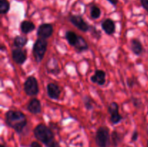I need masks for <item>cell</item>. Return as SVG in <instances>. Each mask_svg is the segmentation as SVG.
Instances as JSON below:
<instances>
[{"instance_id": "6da1fadb", "label": "cell", "mask_w": 148, "mask_h": 147, "mask_svg": "<svg viewBox=\"0 0 148 147\" xmlns=\"http://www.w3.org/2000/svg\"><path fill=\"white\" fill-rule=\"evenodd\" d=\"M5 123L17 133H21L27 124V118L21 111L8 110L5 114Z\"/></svg>"}, {"instance_id": "7a4b0ae2", "label": "cell", "mask_w": 148, "mask_h": 147, "mask_svg": "<svg viewBox=\"0 0 148 147\" xmlns=\"http://www.w3.org/2000/svg\"><path fill=\"white\" fill-rule=\"evenodd\" d=\"M35 137L43 144L49 146L54 140V135L52 130L44 124H39L33 130Z\"/></svg>"}, {"instance_id": "3957f363", "label": "cell", "mask_w": 148, "mask_h": 147, "mask_svg": "<svg viewBox=\"0 0 148 147\" xmlns=\"http://www.w3.org/2000/svg\"><path fill=\"white\" fill-rule=\"evenodd\" d=\"M48 47V42L46 39L38 38L33 44V53L34 59L38 63L42 61L46 53Z\"/></svg>"}, {"instance_id": "277c9868", "label": "cell", "mask_w": 148, "mask_h": 147, "mask_svg": "<svg viewBox=\"0 0 148 147\" xmlns=\"http://www.w3.org/2000/svg\"><path fill=\"white\" fill-rule=\"evenodd\" d=\"M109 131L105 126H101L97 130L95 134V143L98 147H109L111 144Z\"/></svg>"}, {"instance_id": "5b68a950", "label": "cell", "mask_w": 148, "mask_h": 147, "mask_svg": "<svg viewBox=\"0 0 148 147\" xmlns=\"http://www.w3.org/2000/svg\"><path fill=\"white\" fill-rule=\"evenodd\" d=\"M23 89L27 96H36L39 92L38 81L35 76H30L26 79L23 84Z\"/></svg>"}, {"instance_id": "8992f818", "label": "cell", "mask_w": 148, "mask_h": 147, "mask_svg": "<svg viewBox=\"0 0 148 147\" xmlns=\"http://www.w3.org/2000/svg\"><path fill=\"white\" fill-rule=\"evenodd\" d=\"M108 112L110 115V121L112 124H118L122 120L123 118L119 113V106L116 102H112L108 108Z\"/></svg>"}, {"instance_id": "52a82bcc", "label": "cell", "mask_w": 148, "mask_h": 147, "mask_svg": "<svg viewBox=\"0 0 148 147\" xmlns=\"http://www.w3.org/2000/svg\"><path fill=\"white\" fill-rule=\"evenodd\" d=\"M69 22L73 24L75 27H76L78 30H81L84 33H87L88 31H90V25L88 24L85 21L82 17L81 15H77V14H73L71 15L69 18Z\"/></svg>"}, {"instance_id": "ba28073f", "label": "cell", "mask_w": 148, "mask_h": 147, "mask_svg": "<svg viewBox=\"0 0 148 147\" xmlns=\"http://www.w3.org/2000/svg\"><path fill=\"white\" fill-rule=\"evenodd\" d=\"M53 27L50 23H43L40 24L37 30V35L40 38H49L53 35Z\"/></svg>"}, {"instance_id": "9c48e42d", "label": "cell", "mask_w": 148, "mask_h": 147, "mask_svg": "<svg viewBox=\"0 0 148 147\" xmlns=\"http://www.w3.org/2000/svg\"><path fill=\"white\" fill-rule=\"evenodd\" d=\"M12 59L15 63L22 65L27 60V53L22 48H16L12 50Z\"/></svg>"}, {"instance_id": "30bf717a", "label": "cell", "mask_w": 148, "mask_h": 147, "mask_svg": "<svg viewBox=\"0 0 148 147\" xmlns=\"http://www.w3.org/2000/svg\"><path fill=\"white\" fill-rule=\"evenodd\" d=\"M46 92L51 99H58L61 95V89L59 86L55 83H49L46 86Z\"/></svg>"}, {"instance_id": "8fae6325", "label": "cell", "mask_w": 148, "mask_h": 147, "mask_svg": "<svg viewBox=\"0 0 148 147\" xmlns=\"http://www.w3.org/2000/svg\"><path fill=\"white\" fill-rule=\"evenodd\" d=\"M106 72L101 69H97L94 74L90 76V81L92 83L97 84L99 86H103L106 84Z\"/></svg>"}, {"instance_id": "7c38bea8", "label": "cell", "mask_w": 148, "mask_h": 147, "mask_svg": "<svg viewBox=\"0 0 148 147\" xmlns=\"http://www.w3.org/2000/svg\"><path fill=\"white\" fill-rule=\"evenodd\" d=\"M27 109L30 113L33 115H37V114L40 113L41 112V103L40 100L37 98H33L29 101L27 104Z\"/></svg>"}, {"instance_id": "4fadbf2b", "label": "cell", "mask_w": 148, "mask_h": 147, "mask_svg": "<svg viewBox=\"0 0 148 147\" xmlns=\"http://www.w3.org/2000/svg\"><path fill=\"white\" fill-rule=\"evenodd\" d=\"M102 30L107 35H113L116 30V24L113 20L110 18L106 19L101 23Z\"/></svg>"}, {"instance_id": "5bb4252c", "label": "cell", "mask_w": 148, "mask_h": 147, "mask_svg": "<svg viewBox=\"0 0 148 147\" xmlns=\"http://www.w3.org/2000/svg\"><path fill=\"white\" fill-rule=\"evenodd\" d=\"M131 50L136 56H140L143 52V46L141 41L137 38H132L131 40Z\"/></svg>"}, {"instance_id": "9a60e30c", "label": "cell", "mask_w": 148, "mask_h": 147, "mask_svg": "<svg viewBox=\"0 0 148 147\" xmlns=\"http://www.w3.org/2000/svg\"><path fill=\"white\" fill-rule=\"evenodd\" d=\"M46 67L48 71L52 74H59V71H60L57 61L54 58H51L48 61Z\"/></svg>"}, {"instance_id": "2e32d148", "label": "cell", "mask_w": 148, "mask_h": 147, "mask_svg": "<svg viewBox=\"0 0 148 147\" xmlns=\"http://www.w3.org/2000/svg\"><path fill=\"white\" fill-rule=\"evenodd\" d=\"M36 29L34 23L29 20H23L20 24V30L23 34H29Z\"/></svg>"}, {"instance_id": "e0dca14e", "label": "cell", "mask_w": 148, "mask_h": 147, "mask_svg": "<svg viewBox=\"0 0 148 147\" xmlns=\"http://www.w3.org/2000/svg\"><path fill=\"white\" fill-rule=\"evenodd\" d=\"M75 49L77 53H81V52L85 51V50H88L89 47H88V44L85 39L82 36L79 35L78 37L77 42L76 45L75 46Z\"/></svg>"}, {"instance_id": "ac0fdd59", "label": "cell", "mask_w": 148, "mask_h": 147, "mask_svg": "<svg viewBox=\"0 0 148 147\" xmlns=\"http://www.w3.org/2000/svg\"><path fill=\"white\" fill-rule=\"evenodd\" d=\"M78 37L79 35H77L75 32L72 30H68L65 33V38L71 46H75L76 45Z\"/></svg>"}, {"instance_id": "d6986e66", "label": "cell", "mask_w": 148, "mask_h": 147, "mask_svg": "<svg viewBox=\"0 0 148 147\" xmlns=\"http://www.w3.org/2000/svg\"><path fill=\"white\" fill-rule=\"evenodd\" d=\"M27 38L26 37L23 35H17L14 37V40H13V44L15 46L16 48H22L24 46H25V45L27 44Z\"/></svg>"}, {"instance_id": "ffe728a7", "label": "cell", "mask_w": 148, "mask_h": 147, "mask_svg": "<svg viewBox=\"0 0 148 147\" xmlns=\"http://www.w3.org/2000/svg\"><path fill=\"white\" fill-rule=\"evenodd\" d=\"M121 141H122V138H121V133H119L116 131H114L111 133V141L114 147L118 146L119 144L121 142Z\"/></svg>"}, {"instance_id": "44dd1931", "label": "cell", "mask_w": 148, "mask_h": 147, "mask_svg": "<svg viewBox=\"0 0 148 147\" xmlns=\"http://www.w3.org/2000/svg\"><path fill=\"white\" fill-rule=\"evenodd\" d=\"M10 9V4L8 0H0V13L7 14Z\"/></svg>"}, {"instance_id": "7402d4cb", "label": "cell", "mask_w": 148, "mask_h": 147, "mask_svg": "<svg viewBox=\"0 0 148 147\" xmlns=\"http://www.w3.org/2000/svg\"><path fill=\"white\" fill-rule=\"evenodd\" d=\"M90 14L91 18L93 20H96L98 19L101 15V10L97 6H92L90 8Z\"/></svg>"}, {"instance_id": "603a6c76", "label": "cell", "mask_w": 148, "mask_h": 147, "mask_svg": "<svg viewBox=\"0 0 148 147\" xmlns=\"http://www.w3.org/2000/svg\"><path fill=\"white\" fill-rule=\"evenodd\" d=\"M84 105L88 110H91L93 109V99L90 96H85L83 99Z\"/></svg>"}, {"instance_id": "cb8c5ba5", "label": "cell", "mask_w": 148, "mask_h": 147, "mask_svg": "<svg viewBox=\"0 0 148 147\" xmlns=\"http://www.w3.org/2000/svg\"><path fill=\"white\" fill-rule=\"evenodd\" d=\"M90 31L91 35H92V37H95V38L96 39H100V37H101V32H100L99 30H97V29L95 28V27H94V26H90Z\"/></svg>"}, {"instance_id": "d4e9b609", "label": "cell", "mask_w": 148, "mask_h": 147, "mask_svg": "<svg viewBox=\"0 0 148 147\" xmlns=\"http://www.w3.org/2000/svg\"><path fill=\"white\" fill-rule=\"evenodd\" d=\"M132 103L133 105H134V106L137 108H140L142 104H143L142 103V101L140 100L139 98H137V97H132Z\"/></svg>"}, {"instance_id": "484cf974", "label": "cell", "mask_w": 148, "mask_h": 147, "mask_svg": "<svg viewBox=\"0 0 148 147\" xmlns=\"http://www.w3.org/2000/svg\"><path fill=\"white\" fill-rule=\"evenodd\" d=\"M136 84V78H134V76L132 78H129L127 79V84L130 87H132L134 86V84Z\"/></svg>"}, {"instance_id": "4316f807", "label": "cell", "mask_w": 148, "mask_h": 147, "mask_svg": "<svg viewBox=\"0 0 148 147\" xmlns=\"http://www.w3.org/2000/svg\"><path fill=\"white\" fill-rule=\"evenodd\" d=\"M141 5L148 12V0H140Z\"/></svg>"}, {"instance_id": "83f0119b", "label": "cell", "mask_w": 148, "mask_h": 147, "mask_svg": "<svg viewBox=\"0 0 148 147\" xmlns=\"http://www.w3.org/2000/svg\"><path fill=\"white\" fill-rule=\"evenodd\" d=\"M138 136H139L138 132L135 131L134 133H133L132 135V141H136L137 139H138Z\"/></svg>"}, {"instance_id": "f1b7e54d", "label": "cell", "mask_w": 148, "mask_h": 147, "mask_svg": "<svg viewBox=\"0 0 148 147\" xmlns=\"http://www.w3.org/2000/svg\"><path fill=\"white\" fill-rule=\"evenodd\" d=\"M30 147H42V146L37 141H33L30 146Z\"/></svg>"}, {"instance_id": "f546056e", "label": "cell", "mask_w": 148, "mask_h": 147, "mask_svg": "<svg viewBox=\"0 0 148 147\" xmlns=\"http://www.w3.org/2000/svg\"><path fill=\"white\" fill-rule=\"evenodd\" d=\"M48 147H61V146H60V145H59V144L57 142V141H54L53 143H52L51 144V145H49Z\"/></svg>"}, {"instance_id": "4dcf8cb0", "label": "cell", "mask_w": 148, "mask_h": 147, "mask_svg": "<svg viewBox=\"0 0 148 147\" xmlns=\"http://www.w3.org/2000/svg\"><path fill=\"white\" fill-rule=\"evenodd\" d=\"M107 1H108V2L111 3V4L114 6H116L118 4V0H107Z\"/></svg>"}, {"instance_id": "1f68e13d", "label": "cell", "mask_w": 148, "mask_h": 147, "mask_svg": "<svg viewBox=\"0 0 148 147\" xmlns=\"http://www.w3.org/2000/svg\"><path fill=\"white\" fill-rule=\"evenodd\" d=\"M4 49V46H3V45H1V50H3Z\"/></svg>"}, {"instance_id": "d6a6232c", "label": "cell", "mask_w": 148, "mask_h": 147, "mask_svg": "<svg viewBox=\"0 0 148 147\" xmlns=\"http://www.w3.org/2000/svg\"><path fill=\"white\" fill-rule=\"evenodd\" d=\"M0 147H5V146H4V144H1V145L0 146Z\"/></svg>"}, {"instance_id": "836d02e7", "label": "cell", "mask_w": 148, "mask_h": 147, "mask_svg": "<svg viewBox=\"0 0 148 147\" xmlns=\"http://www.w3.org/2000/svg\"><path fill=\"white\" fill-rule=\"evenodd\" d=\"M147 147H148V141H147Z\"/></svg>"}]
</instances>
